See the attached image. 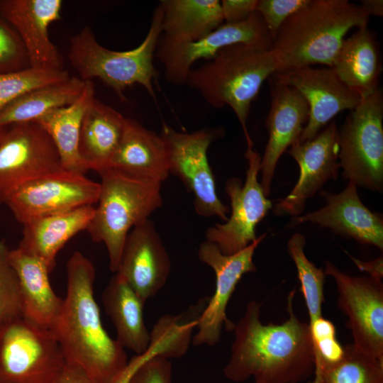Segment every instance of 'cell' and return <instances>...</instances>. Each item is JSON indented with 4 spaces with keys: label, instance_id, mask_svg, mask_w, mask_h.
<instances>
[{
    "label": "cell",
    "instance_id": "cell-3",
    "mask_svg": "<svg viewBox=\"0 0 383 383\" xmlns=\"http://www.w3.org/2000/svg\"><path fill=\"white\" fill-rule=\"evenodd\" d=\"M369 18L348 0H308L273 39L275 73L316 64L331 67L348 32L367 27Z\"/></svg>",
    "mask_w": 383,
    "mask_h": 383
},
{
    "label": "cell",
    "instance_id": "cell-42",
    "mask_svg": "<svg viewBox=\"0 0 383 383\" xmlns=\"http://www.w3.org/2000/svg\"><path fill=\"white\" fill-rule=\"evenodd\" d=\"M349 257L362 272L369 274V277L382 281L383 277V258L378 257L370 261H362L355 258L347 252Z\"/></svg>",
    "mask_w": 383,
    "mask_h": 383
},
{
    "label": "cell",
    "instance_id": "cell-40",
    "mask_svg": "<svg viewBox=\"0 0 383 383\" xmlns=\"http://www.w3.org/2000/svg\"><path fill=\"white\" fill-rule=\"evenodd\" d=\"M160 353L161 348L160 345L155 343H150L145 352L136 355L128 362L115 383H128L132 375L143 364L150 359L160 355Z\"/></svg>",
    "mask_w": 383,
    "mask_h": 383
},
{
    "label": "cell",
    "instance_id": "cell-31",
    "mask_svg": "<svg viewBox=\"0 0 383 383\" xmlns=\"http://www.w3.org/2000/svg\"><path fill=\"white\" fill-rule=\"evenodd\" d=\"M344 347L338 362L315 369L323 383H383V362L366 354L354 344Z\"/></svg>",
    "mask_w": 383,
    "mask_h": 383
},
{
    "label": "cell",
    "instance_id": "cell-38",
    "mask_svg": "<svg viewBox=\"0 0 383 383\" xmlns=\"http://www.w3.org/2000/svg\"><path fill=\"white\" fill-rule=\"evenodd\" d=\"M128 383H172V364L163 356H155L143 364Z\"/></svg>",
    "mask_w": 383,
    "mask_h": 383
},
{
    "label": "cell",
    "instance_id": "cell-25",
    "mask_svg": "<svg viewBox=\"0 0 383 383\" xmlns=\"http://www.w3.org/2000/svg\"><path fill=\"white\" fill-rule=\"evenodd\" d=\"M94 212L89 205L34 219L23 225L18 248L40 259L52 272L58 252L73 236L87 230Z\"/></svg>",
    "mask_w": 383,
    "mask_h": 383
},
{
    "label": "cell",
    "instance_id": "cell-32",
    "mask_svg": "<svg viewBox=\"0 0 383 383\" xmlns=\"http://www.w3.org/2000/svg\"><path fill=\"white\" fill-rule=\"evenodd\" d=\"M305 237L294 233L287 243L289 256L297 270L306 306L309 315V323L322 317V304L324 302V283L326 274L322 268L317 267L304 253Z\"/></svg>",
    "mask_w": 383,
    "mask_h": 383
},
{
    "label": "cell",
    "instance_id": "cell-13",
    "mask_svg": "<svg viewBox=\"0 0 383 383\" xmlns=\"http://www.w3.org/2000/svg\"><path fill=\"white\" fill-rule=\"evenodd\" d=\"M61 170L57 150L38 123L9 126L0 142V204L25 183Z\"/></svg>",
    "mask_w": 383,
    "mask_h": 383
},
{
    "label": "cell",
    "instance_id": "cell-12",
    "mask_svg": "<svg viewBox=\"0 0 383 383\" xmlns=\"http://www.w3.org/2000/svg\"><path fill=\"white\" fill-rule=\"evenodd\" d=\"M248 169L244 184L238 178L228 179L225 185L231 206V216L223 224H216L206 232V239L226 255L235 254L256 240V226L272 208L260 183L258 173L261 157L252 147L245 155Z\"/></svg>",
    "mask_w": 383,
    "mask_h": 383
},
{
    "label": "cell",
    "instance_id": "cell-10",
    "mask_svg": "<svg viewBox=\"0 0 383 383\" xmlns=\"http://www.w3.org/2000/svg\"><path fill=\"white\" fill-rule=\"evenodd\" d=\"M272 42V36L262 18L255 11L243 21L223 23L194 42L175 43L160 35L155 57L164 67L167 82L179 86L185 84L187 77L196 62L209 61L227 46L246 44L270 49Z\"/></svg>",
    "mask_w": 383,
    "mask_h": 383
},
{
    "label": "cell",
    "instance_id": "cell-46",
    "mask_svg": "<svg viewBox=\"0 0 383 383\" xmlns=\"http://www.w3.org/2000/svg\"><path fill=\"white\" fill-rule=\"evenodd\" d=\"M254 383H255V382H254Z\"/></svg>",
    "mask_w": 383,
    "mask_h": 383
},
{
    "label": "cell",
    "instance_id": "cell-43",
    "mask_svg": "<svg viewBox=\"0 0 383 383\" xmlns=\"http://www.w3.org/2000/svg\"><path fill=\"white\" fill-rule=\"evenodd\" d=\"M360 6L369 16H383L382 0H362Z\"/></svg>",
    "mask_w": 383,
    "mask_h": 383
},
{
    "label": "cell",
    "instance_id": "cell-8",
    "mask_svg": "<svg viewBox=\"0 0 383 383\" xmlns=\"http://www.w3.org/2000/svg\"><path fill=\"white\" fill-rule=\"evenodd\" d=\"M65 362L50 330L22 316L0 323V383H56Z\"/></svg>",
    "mask_w": 383,
    "mask_h": 383
},
{
    "label": "cell",
    "instance_id": "cell-17",
    "mask_svg": "<svg viewBox=\"0 0 383 383\" xmlns=\"http://www.w3.org/2000/svg\"><path fill=\"white\" fill-rule=\"evenodd\" d=\"M272 77L297 89L308 103L309 119L299 143L313 138L338 113L353 109L362 99L341 81L333 67L307 66Z\"/></svg>",
    "mask_w": 383,
    "mask_h": 383
},
{
    "label": "cell",
    "instance_id": "cell-2",
    "mask_svg": "<svg viewBox=\"0 0 383 383\" xmlns=\"http://www.w3.org/2000/svg\"><path fill=\"white\" fill-rule=\"evenodd\" d=\"M66 266L67 295L51 331L66 362L82 367L97 383H115L128 361L125 348L102 325L94 293V266L79 251Z\"/></svg>",
    "mask_w": 383,
    "mask_h": 383
},
{
    "label": "cell",
    "instance_id": "cell-20",
    "mask_svg": "<svg viewBox=\"0 0 383 383\" xmlns=\"http://www.w3.org/2000/svg\"><path fill=\"white\" fill-rule=\"evenodd\" d=\"M309 116V107L304 96L295 88L274 79L271 86V106L266 118L269 138L260 169V184L267 196L270 194L279 159L299 140Z\"/></svg>",
    "mask_w": 383,
    "mask_h": 383
},
{
    "label": "cell",
    "instance_id": "cell-18",
    "mask_svg": "<svg viewBox=\"0 0 383 383\" xmlns=\"http://www.w3.org/2000/svg\"><path fill=\"white\" fill-rule=\"evenodd\" d=\"M171 261L164 243L150 219L129 232L115 273L132 288L143 304L165 286Z\"/></svg>",
    "mask_w": 383,
    "mask_h": 383
},
{
    "label": "cell",
    "instance_id": "cell-19",
    "mask_svg": "<svg viewBox=\"0 0 383 383\" xmlns=\"http://www.w3.org/2000/svg\"><path fill=\"white\" fill-rule=\"evenodd\" d=\"M62 6L61 0H0V14L19 35L30 67L64 70L62 55L48 31L51 23L61 19Z\"/></svg>",
    "mask_w": 383,
    "mask_h": 383
},
{
    "label": "cell",
    "instance_id": "cell-11",
    "mask_svg": "<svg viewBox=\"0 0 383 383\" xmlns=\"http://www.w3.org/2000/svg\"><path fill=\"white\" fill-rule=\"evenodd\" d=\"M100 184L66 170L35 178L8 197L6 204L24 225L34 219L96 204Z\"/></svg>",
    "mask_w": 383,
    "mask_h": 383
},
{
    "label": "cell",
    "instance_id": "cell-39",
    "mask_svg": "<svg viewBox=\"0 0 383 383\" xmlns=\"http://www.w3.org/2000/svg\"><path fill=\"white\" fill-rule=\"evenodd\" d=\"M258 0H223L221 6L226 23L243 21L256 11Z\"/></svg>",
    "mask_w": 383,
    "mask_h": 383
},
{
    "label": "cell",
    "instance_id": "cell-33",
    "mask_svg": "<svg viewBox=\"0 0 383 383\" xmlns=\"http://www.w3.org/2000/svg\"><path fill=\"white\" fill-rule=\"evenodd\" d=\"M67 70H48L28 68L0 73V111L25 94L69 79Z\"/></svg>",
    "mask_w": 383,
    "mask_h": 383
},
{
    "label": "cell",
    "instance_id": "cell-35",
    "mask_svg": "<svg viewBox=\"0 0 383 383\" xmlns=\"http://www.w3.org/2000/svg\"><path fill=\"white\" fill-rule=\"evenodd\" d=\"M309 327L315 349V369L339 362L343 357L344 347L336 338L334 324L321 317L309 323Z\"/></svg>",
    "mask_w": 383,
    "mask_h": 383
},
{
    "label": "cell",
    "instance_id": "cell-37",
    "mask_svg": "<svg viewBox=\"0 0 383 383\" xmlns=\"http://www.w3.org/2000/svg\"><path fill=\"white\" fill-rule=\"evenodd\" d=\"M307 2L308 0H258L256 11L274 39L287 19Z\"/></svg>",
    "mask_w": 383,
    "mask_h": 383
},
{
    "label": "cell",
    "instance_id": "cell-22",
    "mask_svg": "<svg viewBox=\"0 0 383 383\" xmlns=\"http://www.w3.org/2000/svg\"><path fill=\"white\" fill-rule=\"evenodd\" d=\"M9 259L19 281L22 317L51 331L62 311L64 299L51 287L50 272L43 261L18 248L10 250Z\"/></svg>",
    "mask_w": 383,
    "mask_h": 383
},
{
    "label": "cell",
    "instance_id": "cell-27",
    "mask_svg": "<svg viewBox=\"0 0 383 383\" xmlns=\"http://www.w3.org/2000/svg\"><path fill=\"white\" fill-rule=\"evenodd\" d=\"M101 297L105 311L115 327L116 340L136 355L145 352L150 345V334L143 319L145 304L116 273Z\"/></svg>",
    "mask_w": 383,
    "mask_h": 383
},
{
    "label": "cell",
    "instance_id": "cell-16",
    "mask_svg": "<svg viewBox=\"0 0 383 383\" xmlns=\"http://www.w3.org/2000/svg\"><path fill=\"white\" fill-rule=\"evenodd\" d=\"M338 128L335 121L326 125L313 138L289 147L288 153L299 167L298 181L291 192L274 206L277 216H299L306 201L331 179H336L338 161Z\"/></svg>",
    "mask_w": 383,
    "mask_h": 383
},
{
    "label": "cell",
    "instance_id": "cell-7",
    "mask_svg": "<svg viewBox=\"0 0 383 383\" xmlns=\"http://www.w3.org/2000/svg\"><path fill=\"white\" fill-rule=\"evenodd\" d=\"M338 130V161L350 182L374 192L383 187V96L364 98Z\"/></svg>",
    "mask_w": 383,
    "mask_h": 383
},
{
    "label": "cell",
    "instance_id": "cell-34",
    "mask_svg": "<svg viewBox=\"0 0 383 383\" xmlns=\"http://www.w3.org/2000/svg\"><path fill=\"white\" fill-rule=\"evenodd\" d=\"M10 249L0 240V323L22 316L21 289L9 259Z\"/></svg>",
    "mask_w": 383,
    "mask_h": 383
},
{
    "label": "cell",
    "instance_id": "cell-6",
    "mask_svg": "<svg viewBox=\"0 0 383 383\" xmlns=\"http://www.w3.org/2000/svg\"><path fill=\"white\" fill-rule=\"evenodd\" d=\"M162 11H153L148 32L142 43L127 51H113L99 43L92 30L86 26L70 40L68 57L83 81L101 79L122 101L124 91L133 84L144 87L155 99L153 82L157 72L154 66L155 50L162 34Z\"/></svg>",
    "mask_w": 383,
    "mask_h": 383
},
{
    "label": "cell",
    "instance_id": "cell-36",
    "mask_svg": "<svg viewBox=\"0 0 383 383\" xmlns=\"http://www.w3.org/2000/svg\"><path fill=\"white\" fill-rule=\"evenodd\" d=\"M29 67L28 54L19 35L0 14V73Z\"/></svg>",
    "mask_w": 383,
    "mask_h": 383
},
{
    "label": "cell",
    "instance_id": "cell-21",
    "mask_svg": "<svg viewBox=\"0 0 383 383\" xmlns=\"http://www.w3.org/2000/svg\"><path fill=\"white\" fill-rule=\"evenodd\" d=\"M321 195L324 196L326 205L316 211L293 217L291 221L292 226L305 222L315 223L336 233L363 244L376 246L382 250V217L362 204L354 183L349 182L340 193L322 192Z\"/></svg>",
    "mask_w": 383,
    "mask_h": 383
},
{
    "label": "cell",
    "instance_id": "cell-14",
    "mask_svg": "<svg viewBox=\"0 0 383 383\" xmlns=\"http://www.w3.org/2000/svg\"><path fill=\"white\" fill-rule=\"evenodd\" d=\"M265 236L264 233L243 250L230 255L223 254L210 241L206 240L200 245L198 257L213 270L216 285L213 296L209 298L198 318V331L192 338L194 345L213 346L219 342L223 326L233 330L235 324L226 316L228 301L241 277L256 271L253 255Z\"/></svg>",
    "mask_w": 383,
    "mask_h": 383
},
{
    "label": "cell",
    "instance_id": "cell-45",
    "mask_svg": "<svg viewBox=\"0 0 383 383\" xmlns=\"http://www.w3.org/2000/svg\"><path fill=\"white\" fill-rule=\"evenodd\" d=\"M309 383H323L321 377L318 374H315V378L312 382Z\"/></svg>",
    "mask_w": 383,
    "mask_h": 383
},
{
    "label": "cell",
    "instance_id": "cell-23",
    "mask_svg": "<svg viewBox=\"0 0 383 383\" xmlns=\"http://www.w3.org/2000/svg\"><path fill=\"white\" fill-rule=\"evenodd\" d=\"M110 168L162 182L170 174L166 144L160 135L126 118L123 135Z\"/></svg>",
    "mask_w": 383,
    "mask_h": 383
},
{
    "label": "cell",
    "instance_id": "cell-29",
    "mask_svg": "<svg viewBox=\"0 0 383 383\" xmlns=\"http://www.w3.org/2000/svg\"><path fill=\"white\" fill-rule=\"evenodd\" d=\"M162 34L165 39L192 43L206 36L223 23L218 0H162Z\"/></svg>",
    "mask_w": 383,
    "mask_h": 383
},
{
    "label": "cell",
    "instance_id": "cell-44",
    "mask_svg": "<svg viewBox=\"0 0 383 383\" xmlns=\"http://www.w3.org/2000/svg\"><path fill=\"white\" fill-rule=\"evenodd\" d=\"M8 128H8L0 127V142L2 140L3 138L4 137Z\"/></svg>",
    "mask_w": 383,
    "mask_h": 383
},
{
    "label": "cell",
    "instance_id": "cell-24",
    "mask_svg": "<svg viewBox=\"0 0 383 383\" xmlns=\"http://www.w3.org/2000/svg\"><path fill=\"white\" fill-rule=\"evenodd\" d=\"M126 119L121 113L95 97L84 113L79 154L88 170L99 174L111 167L122 139Z\"/></svg>",
    "mask_w": 383,
    "mask_h": 383
},
{
    "label": "cell",
    "instance_id": "cell-9",
    "mask_svg": "<svg viewBox=\"0 0 383 383\" xmlns=\"http://www.w3.org/2000/svg\"><path fill=\"white\" fill-rule=\"evenodd\" d=\"M218 134L220 131L209 128L184 133L163 123L160 135L167 146L170 173L178 177L193 194L196 212L226 221L230 211L218 197L207 156L210 145Z\"/></svg>",
    "mask_w": 383,
    "mask_h": 383
},
{
    "label": "cell",
    "instance_id": "cell-15",
    "mask_svg": "<svg viewBox=\"0 0 383 383\" xmlns=\"http://www.w3.org/2000/svg\"><path fill=\"white\" fill-rule=\"evenodd\" d=\"M326 275L335 281L338 306L347 316L353 343L383 362V284L370 277H355L326 262Z\"/></svg>",
    "mask_w": 383,
    "mask_h": 383
},
{
    "label": "cell",
    "instance_id": "cell-30",
    "mask_svg": "<svg viewBox=\"0 0 383 383\" xmlns=\"http://www.w3.org/2000/svg\"><path fill=\"white\" fill-rule=\"evenodd\" d=\"M84 84L79 77H70L25 94L0 111V127L35 121L52 109L72 104L80 96Z\"/></svg>",
    "mask_w": 383,
    "mask_h": 383
},
{
    "label": "cell",
    "instance_id": "cell-1",
    "mask_svg": "<svg viewBox=\"0 0 383 383\" xmlns=\"http://www.w3.org/2000/svg\"><path fill=\"white\" fill-rule=\"evenodd\" d=\"M295 289L288 295L289 317L280 324H263L260 303L250 301L234 326L230 359L223 369L230 380L253 377L255 383H300L315 372V349L309 323L292 307Z\"/></svg>",
    "mask_w": 383,
    "mask_h": 383
},
{
    "label": "cell",
    "instance_id": "cell-5",
    "mask_svg": "<svg viewBox=\"0 0 383 383\" xmlns=\"http://www.w3.org/2000/svg\"><path fill=\"white\" fill-rule=\"evenodd\" d=\"M99 175L97 206L86 231L93 241L105 245L109 268L116 272L129 232L162 206V182L113 168Z\"/></svg>",
    "mask_w": 383,
    "mask_h": 383
},
{
    "label": "cell",
    "instance_id": "cell-26",
    "mask_svg": "<svg viewBox=\"0 0 383 383\" xmlns=\"http://www.w3.org/2000/svg\"><path fill=\"white\" fill-rule=\"evenodd\" d=\"M331 67L362 99L379 89L382 72L379 45L367 26L343 40Z\"/></svg>",
    "mask_w": 383,
    "mask_h": 383
},
{
    "label": "cell",
    "instance_id": "cell-28",
    "mask_svg": "<svg viewBox=\"0 0 383 383\" xmlns=\"http://www.w3.org/2000/svg\"><path fill=\"white\" fill-rule=\"evenodd\" d=\"M84 82L82 92L72 104L52 109L35 121L50 137L63 169L81 174L88 170L79 154L81 124L86 109L95 97L92 80Z\"/></svg>",
    "mask_w": 383,
    "mask_h": 383
},
{
    "label": "cell",
    "instance_id": "cell-41",
    "mask_svg": "<svg viewBox=\"0 0 383 383\" xmlns=\"http://www.w3.org/2000/svg\"><path fill=\"white\" fill-rule=\"evenodd\" d=\"M56 383H97L80 365L65 362Z\"/></svg>",
    "mask_w": 383,
    "mask_h": 383
},
{
    "label": "cell",
    "instance_id": "cell-4",
    "mask_svg": "<svg viewBox=\"0 0 383 383\" xmlns=\"http://www.w3.org/2000/svg\"><path fill=\"white\" fill-rule=\"evenodd\" d=\"M275 72L270 49L235 44L192 69L185 84L197 91L213 108L230 106L241 125L248 147H253L246 126L251 104L263 82Z\"/></svg>",
    "mask_w": 383,
    "mask_h": 383
}]
</instances>
